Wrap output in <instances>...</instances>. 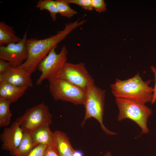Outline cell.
Instances as JSON below:
<instances>
[{
	"mask_svg": "<svg viewBox=\"0 0 156 156\" xmlns=\"http://www.w3.org/2000/svg\"><path fill=\"white\" fill-rule=\"evenodd\" d=\"M59 78L85 90L88 86L94 83V79L82 62L73 64L66 62Z\"/></svg>",
	"mask_w": 156,
	"mask_h": 156,
	"instance_id": "ba28073f",
	"label": "cell"
},
{
	"mask_svg": "<svg viewBox=\"0 0 156 156\" xmlns=\"http://www.w3.org/2000/svg\"><path fill=\"white\" fill-rule=\"evenodd\" d=\"M31 133L25 131L14 156H27L34 148Z\"/></svg>",
	"mask_w": 156,
	"mask_h": 156,
	"instance_id": "2e32d148",
	"label": "cell"
},
{
	"mask_svg": "<svg viewBox=\"0 0 156 156\" xmlns=\"http://www.w3.org/2000/svg\"><path fill=\"white\" fill-rule=\"evenodd\" d=\"M151 69L155 77V83L154 86L153 88V93L151 102L152 104H153L156 102V68L152 66L151 67Z\"/></svg>",
	"mask_w": 156,
	"mask_h": 156,
	"instance_id": "cb8c5ba5",
	"label": "cell"
},
{
	"mask_svg": "<svg viewBox=\"0 0 156 156\" xmlns=\"http://www.w3.org/2000/svg\"><path fill=\"white\" fill-rule=\"evenodd\" d=\"M13 67H14L8 62L0 59V73L4 72Z\"/></svg>",
	"mask_w": 156,
	"mask_h": 156,
	"instance_id": "603a6c76",
	"label": "cell"
},
{
	"mask_svg": "<svg viewBox=\"0 0 156 156\" xmlns=\"http://www.w3.org/2000/svg\"><path fill=\"white\" fill-rule=\"evenodd\" d=\"M5 81L18 86L31 87L33 85L31 75L18 67H13L0 73V82Z\"/></svg>",
	"mask_w": 156,
	"mask_h": 156,
	"instance_id": "8fae6325",
	"label": "cell"
},
{
	"mask_svg": "<svg viewBox=\"0 0 156 156\" xmlns=\"http://www.w3.org/2000/svg\"><path fill=\"white\" fill-rule=\"evenodd\" d=\"M86 20L80 19L65 24L64 28L55 35L45 39L35 38L27 39L26 42L28 53L27 60L18 68L29 75L37 69L38 64L46 57L51 49L64 39L73 30L84 24Z\"/></svg>",
	"mask_w": 156,
	"mask_h": 156,
	"instance_id": "6da1fadb",
	"label": "cell"
},
{
	"mask_svg": "<svg viewBox=\"0 0 156 156\" xmlns=\"http://www.w3.org/2000/svg\"><path fill=\"white\" fill-rule=\"evenodd\" d=\"M83 153L80 151L75 150L73 153V156H83Z\"/></svg>",
	"mask_w": 156,
	"mask_h": 156,
	"instance_id": "484cf974",
	"label": "cell"
},
{
	"mask_svg": "<svg viewBox=\"0 0 156 156\" xmlns=\"http://www.w3.org/2000/svg\"><path fill=\"white\" fill-rule=\"evenodd\" d=\"M47 146L39 145L34 148L27 156H44Z\"/></svg>",
	"mask_w": 156,
	"mask_h": 156,
	"instance_id": "7402d4cb",
	"label": "cell"
},
{
	"mask_svg": "<svg viewBox=\"0 0 156 156\" xmlns=\"http://www.w3.org/2000/svg\"><path fill=\"white\" fill-rule=\"evenodd\" d=\"M93 9L99 12H104L107 10L106 5L103 0H91Z\"/></svg>",
	"mask_w": 156,
	"mask_h": 156,
	"instance_id": "44dd1931",
	"label": "cell"
},
{
	"mask_svg": "<svg viewBox=\"0 0 156 156\" xmlns=\"http://www.w3.org/2000/svg\"><path fill=\"white\" fill-rule=\"evenodd\" d=\"M55 1L59 14L61 16L70 18L77 13V11L70 8L65 0H56Z\"/></svg>",
	"mask_w": 156,
	"mask_h": 156,
	"instance_id": "d6986e66",
	"label": "cell"
},
{
	"mask_svg": "<svg viewBox=\"0 0 156 156\" xmlns=\"http://www.w3.org/2000/svg\"><path fill=\"white\" fill-rule=\"evenodd\" d=\"M28 87L18 86L5 81L0 82V98L11 101H17L24 94Z\"/></svg>",
	"mask_w": 156,
	"mask_h": 156,
	"instance_id": "4fadbf2b",
	"label": "cell"
},
{
	"mask_svg": "<svg viewBox=\"0 0 156 156\" xmlns=\"http://www.w3.org/2000/svg\"><path fill=\"white\" fill-rule=\"evenodd\" d=\"M57 46L53 47L38 65L37 69L41 73L36 81V85H41L45 79L49 80L59 78L67 62L68 51L66 46H64L59 53H57L55 50Z\"/></svg>",
	"mask_w": 156,
	"mask_h": 156,
	"instance_id": "5b68a950",
	"label": "cell"
},
{
	"mask_svg": "<svg viewBox=\"0 0 156 156\" xmlns=\"http://www.w3.org/2000/svg\"><path fill=\"white\" fill-rule=\"evenodd\" d=\"M52 115L48 106L43 102L28 109L23 115L16 120L24 132H31L38 127L52 123Z\"/></svg>",
	"mask_w": 156,
	"mask_h": 156,
	"instance_id": "52a82bcc",
	"label": "cell"
},
{
	"mask_svg": "<svg viewBox=\"0 0 156 156\" xmlns=\"http://www.w3.org/2000/svg\"><path fill=\"white\" fill-rule=\"evenodd\" d=\"M53 137L52 146L59 156H73L75 150L66 133L56 130L53 132Z\"/></svg>",
	"mask_w": 156,
	"mask_h": 156,
	"instance_id": "7c38bea8",
	"label": "cell"
},
{
	"mask_svg": "<svg viewBox=\"0 0 156 156\" xmlns=\"http://www.w3.org/2000/svg\"><path fill=\"white\" fill-rule=\"evenodd\" d=\"M49 81V89L53 99L71 102L75 105H83L85 90L62 79Z\"/></svg>",
	"mask_w": 156,
	"mask_h": 156,
	"instance_id": "8992f818",
	"label": "cell"
},
{
	"mask_svg": "<svg viewBox=\"0 0 156 156\" xmlns=\"http://www.w3.org/2000/svg\"><path fill=\"white\" fill-rule=\"evenodd\" d=\"M152 81H144L139 73L127 80L116 79L110 85L111 91L116 98L129 100L145 104L151 102L153 88L149 86Z\"/></svg>",
	"mask_w": 156,
	"mask_h": 156,
	"instance_id": "7a4b0ae2",
	"label": "cell"
},
{
	"mask_svg": "<svg viewBox=\"0 0 156 156\" xmlns=\"http://www.w3.org/2000/svg\"><path fill=\"white\" fill-rule=\"evenodd\" d=\"M28 29L21 40L16 43L0 46V59L9 62L14 67L21 65L27 59L28 53L26 42Z\"/></svg>",
	"mask_w": 156,
	"mask_h": 156,
	"instance_id": "9c48e42d",
	"label": "cell"
},
{
	"mask_svg": "<svg viewBox=\"0 0 156 156\" xmlns=\"http://www.w3.org/2000/svg\"><path fill=\"white\" fill-rule=\"evenodd\" d=\"M12 102L0 98V127L8 126L10 122L12 114L10 106Z\"/></svg>",
	"mask_w": 156,
	"mask_h": 156,
	"instance_id": "e0dca14e",
	"label": "cell"
},
{
	"mask_svg": "<svg viewBox=\"0 0 156 156\" xmlns=\"http://www.w3.org/2000/svg\"><path fill=\"white\" fill-rule=\"evenodd\" d=\"M21 39L16 35L13 27L3 21L0 22V46L17 43Z\"/></svg>",
	"mask_w": 156,
	"mask_h": 156,
	"instance_id": "9a60e30c",
	"label": "cell"
},
{
	"mask_svg": "<svg viewBox=\"0 0 156 156\" xmlns=\"http://www.w3.org/2000/svg\"><path fill=\"white\" fill-rule=\"evenodd\" d=\"M104 156H112L111 153L108 151L104 155Z\"/></svg>",
	"mask_w": 156,
	"mask_h": 156,
	"instance_id": "4316f807",
	"label": "cell"
},
{
	"mask_svg": "<svg viewBox=\"0 0 156 156\" xmlns=\"http://www.w3.org/2000/svg\"><path fill=\"white\" fill-rule=\"evenodd\" d=\"M49 126L47 125L41 126L31 132L35 147L40 144L47 146L53 145V132L51 131Z\"/></svg>",
	"mask_w": 156,
	"mask_h": 156,
	"instance_id": "5bb4252c",
	"label": "cell"
},
{
	"mask_svg": "<svg viewBox=\"0 0 156 156\" xmlns=\"http://www.w3.org/2000/svg\"><path fill=\"white\" fill-rule=\"evenodd\" d=\"M23 133L19 123L16 120L10 127L5 128L0 135L1 149L8 151L10 155L14 156L22 140Z\"/></svg>",
	"mask_w": 156,
	"mask_h": 156,
	"instance_id": "30bf717a",
	"label": "cell"
},
{
	"mask_svg": "<svg viewBox=\"0 0 156 156\" xmlns=\"http://www.w3.org/2000/svg\"><path fill=\"white\" fill-rule=\"evenodd\" d=\"M105 97V91L97 87L94 83L87 86L85 90L83 105L85 109V113L81 125L82 127L87 119L93 118L99 122L101 129L106 134L115 135L116 133L109 130L103 123Z\"/></svg>",
	"mask_w": 156,
	"mask_h": 156,
	"instance_id": "3957f363",
	"label": "cell"
},
{
	"mask_svg": "<svg viewBox=\"0 0 156 156\" xmlns=\"http://www.w3.org/2000/svg\"><path fill=\"white\" fill-rule=\"evenodd\" d=\"M36 7L42 11L46 10L49 11L52 20L55 21L58 10L55 1L40 0L37 3Z\"/></svg>",
	"mask_w": 156,
	"mask_h": 156,
	"instance_id": "ac0fdd59",
	"label": "cell"
},
{
	"mask_svg": "<svg viewBox=\"0 0 156 156\" xmlns=\"http://www.w3.org/2000/svg\"><path fill=\"white\" fill-rule=\"evenodd\" d=\"M44 156H59L52 146H47Z\"/></svg>",
	"mask_w": 156,
	"mask_h": 156,
	"instance_id": "d4e9b609",
	"label": "cell"
},
{
	"mask_svg": "<svg viewBox=\"0 0 156 156\" xmlns=\"http://www.w3.org/2000/svg\"><path fill=\"white\" fill-rule=\"evenodd\" d=\"M115 102L119 110L118 121L129 119L139 126L142 129L141 133H148L147 122L152 113L150 108L145 104L121 98H116Z\"/></svg>",
	"mask_w": 156,
	"mask_h": 156,
	"instance_id": "277c9868",
	"label": "cell"
},
{
	"mask_svg": "<svg viewBox=\"0 0 156 156\" xmlns=\"http://www.w3.org/2000/svg\"><path fill=\"white\" fill-rule=\"evenodd\" d=\"M68 3L77 5L86 10L92 11L93 9L91 0H65Z\"/></svg>",
	"mask_w": 156,
	"mask_h": 156,
	"instance_id": "ffe728a7",
	"label": "cell"
}]
</instances>
